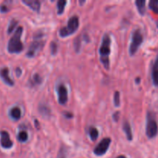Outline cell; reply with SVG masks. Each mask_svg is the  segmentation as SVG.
<instances>
[{"label":"cell","mask_w":158,"mask_h":158,"mask_svg":"<svg viewBox=\"0 0 158 158\" xmlns=\"http://www.w3.org/2000/svg\"><path fill=\"white\" fill-rule=\"evenodd\" d=\"M64 115L65 117H67V118H72L73 117V114H70V113H68V112L64 113Z\"/></svg>","instance_id":"484cf974"},{"label":"cell","mask_w":158,"mask_h":158,"mask_svg":"<svg viewBox=\"0 0 158 158\" xmlns=\"http://www.w3.org/2000/svg\"><path fill=\"white\" fill-rule=\"evenodd\" d=\"M114 103L115 106H119L120 104V93L118 91H116L114 93Z\"/></svg>","instance_id":"44dd1931"},{"label":"cell","mask_w":158,"mask_h":158,"mask_svg":"<svg viewBox=\"0 0 158 158\" xmlns=\"http://www.w3.org/2000/svg\"><path fill=\"white\" fill-rule=\"evenodd\" d=\"M135 4L139 13L141 15H144L145 12H146V1H144V0H137L135 2Z\"/></svg>","instance_id":"5bb4252c"},{"label":"cell","mask_w":158,"mask_h":158,"mask_svg":"<svg viewBox=\"0 0 158 158\" xmlns=\"http://www.w3.org/2000/svg\"><path fill=\"white\" fill-rule=\"evenodd\" d=\"M17 139H18L19 141L22 142V143L27 141V140H28L27 132H26V131H20V132L18 134V136H17Z\"/></svg>","instance_id":"ac0fdd59"},{"label":"cell","mask_w":158,"mask_h":158,"mask_svg":"<svg viewBox=\"0 0 158 158\" xmlns=\"http://www.w3.org/2000/svg\"><path fill=\"white\" fill-rule=\"evenodd\" d=\"M158 124L156 120L155 116L154 114L148 112L147 116V125H146V134L148 138L152 139L157 135Z\"/></svg>","instance_id":"277c9868"},{"label":"cell","mask_w":158,"mask_h":158,"mask_svg":"<svg viewBox=\"0 0 158 158\" xmlns=\"http://www.w3.org/2000/svg\"><path fill=\"white\" fill-rule=\"evenodd\" d=\"M151 75H152V80L154 86H158V55L153 65Z\"/></svg>","instance_id":"7c38bea8"},{"label":"cell","mask_w":158,"mask_h":158,"mask_svg":"<svg viewBox=\"0 0 158 158\" xmlns=\"http://www.w3.org/2000/svg\"><path fill=\"white\" fill-rule=\"evenodd\" d=\"M50 48H51V53L52 55H55L57 52V44L54 42H52L50 45Z\"/></svg>","instance_id":"7402d4cb"},{"label":"cell","mask_w":158,"mask_h":158,"mask_svg":"<svg viewBox=\"0 0 158 158\" xmlns=\"http://www.w3.org/2000/svg\"><path fill=\"white\" fill-rule=\"evenodd\" d=\"M0 10H1L2 12H8L9 9H8L7 6H6L2 5V6H0Z\"/></svg>","instance_id":"cb8c5ba5"},{"label":"cell","mask_w":158,"mask_h":158,"mask_svg":"<svg viewBox=\"0 0 158 158\" xmlns=\"http://www.w3.org/2000/svg\"><path fill=\"white\" fill-rule=\"evenodd\" d=\"M23 29L21 26H19L15 31L14 34L9 40L8 43L7 49L9 53L18 54L23 50V44L21 41V36L23 34Z\"/></svg>","instance_id":"6da1fadb"},{"label":"cell","mask_w":158,"mask_h":158,"mask_svg":"<svg viewBox=\"0 0 158 158\" xmlns=\"http://www.w3.org/2000/svg\"><path fill=\"white\" fill-rule=\"evenodd\" d=\"M89 135L93 141H96V140H97V138H98L99 136L98 130L96 127H92L89 128Z\"/></svg>","instance_id":"2e32d148"},{"label":"cell","mask_w":158,"mask_h":158,"mask_svg":"<svg viewBox=\"0 0 158 158\" xmlns=\"http://www.w3.org/2000/svg\"><path fill=\"white\" fill-rule=\"evenodd\" d=\"M23 2L35 12H39L40 11L41 4H40V1H37V0H23Z\"/></svg>","instance_id":"8fae6325"},{"label":"cell","mask_w":158,"mask_h":158,"mask_svg":"<svg viewBox=\"0 0 158 158\" xmlns=\"http://www.w3.org/2000/svg\"><path fill=\"white\" fill-rule=\"evenodd\" d=\"M123 130L124 131V133L126 134L127 138L128 140L131 141L133 139V134L132 131H131V127L130 123L127 121H125L123 124Z\"/></svg>","instance_id":"9a60e30c"},{"label":"cell","mask_w":158,"mask_h":158,"mask_svg":"<svg viewBox=\"0 0 158 158\" xmlns=\"http://www.w3.org/2000/svg\"><path fill=\"white\" fill-rule=\"evenodd\" d=\"M66 5V1H65V0H60V1H58V2H57V10H58L59 15H61L64 12Z\"/></svg>","instance_id":"e0dca14e"},{"label":"cell","mask_w":158,"mask_h":158,"mask_svg":"<svg viewBox=\"0 0 158 158\" xmlns=\"http://www.w3.org/2000/svg\"><path fill=\"white\" fill-rule=\"evenodd\" d=\"M0 143H1V146L5 149H9L13 146V142L10 140L9 137V133L6 131H1L0 132Z\"/></svg>","instance_id":"9c48e42d"},{"label":"cell","mask_w":158,"mask_h":158,"mask_svg":"<svg viewBox=\"0 0 158 158\" xmlns=\"http://www.w3.org/2000/svg\"><path fill=\"white\" fill-rule=\"evenodd\" d=\"M17 24H18V22H17L15 19L11 20L10 23H9V28H8V33L9 34L12 33V32H13L14 29L15 28V26H17Z\"/></svg>","instance_id":"ffe728a7"},{"label":"cell","mask_w":158,"mask_h":158,"mask_svg":"<svg viewBox=\"0 0 158 158\" xmlns=\"http://www.w3.org/2000/svg\"><path fill=\"white\" fill-rule=\"evenodd\" d=\"M0 77L3 80V82L6 84H7L8 86H12L14 85V81L9 76V69H8V68L4 67L0 69Z\"/></svg>","instance_id":"30bf717a"},{"label":"cell","mask_w":158,"mask_h":158,"mask_svg":"<svg viewBox=\"0 0 158 158\" xmlns=\"http://www.w3.org/2000/svg\"><path fill=\"white\" fill-rule=\"evenodd\" d=\"M119 116H120V113H119V112H116L115 114H114L113 117H114V120H115V121H118Z\"/></svg>","instance_id":"d4e9b609"},{"label":"cell","mask_w":158,"mask_h":158,"mask_svg":"<svg viewBox=\"0 0 158 158\" xmlns=\"http://www.w3.org/2000/svg\"><path fill=\"white\" fill-rule=\"evenodd\" d=\"M111 140L110 138H103L98 144L96 146V148H94V154L97 156H103V154H105L106 153V151L109 149V147L110 145Z\"/></svg>","instance_id":"52a82bcc"},{"label":"cell","mask_w":158,"mask_h":158,"mask_svg":"<svg viewBox=\"0 0 158 158\" xmlns=\"http://www.w3.org/2000/svg\"><path fill=\"white\" fill-rule=\"evenodd\" d=\"M143 41V36L140 29H136L134 31L131 38V43L130 45L129 52L131 56H134L138 50L139 47Z\"/></svg>","instance_id":"5b68a950"},{"label":"cell","mask_w":158,"mask_h":158,"mask_svg":"<svg viewBox=\"0 0 158 158\" xmlns=\"http://www.w3.org/2000/svg\"><path fill=\"white\" fill-rule=\"evenodd\" d=\"M79 24H80V20L78 17L77 15L72 16L68 20L67 26L60 29V35L63 38H65L72 35L78 29Z\"/></svg>","instance_id":"3957f363"},{"label":"cell","mask_w":158,"mask_h":158,"mask_svg":"<svg viewBox=\"0 0 158 158\" xmlns=\"http://www.w3.org/2000/svg\"><path fill=\"white\" fill-rule=\"evenodd\" d=\"M149 7L155 13L158 14V0H151L149 2Z\"/></svg>","instance_id":"d6986e66"},{"label":"cell","mask_w":158,"mask_h":158,"mask_svg":"<svg viewBox=\"0 0 158 158\" xmlns=\"http://www.w3.org/2000/svg\"><path fill=\"white\" fill-rule=\"evenodd\" d=\"M157 28H158V21L157 22Z\"/></svg>","instance_id":"83f0119b"},{"label":"cell","mask_w":158,"mask_h":158,"mask_svg":"<svg viewBox=\"0 0 158 158\" xmlns=\"http://www.w3.org/2000/svg\"><path fill=\"white\" fill-rule=\"evenodd\" d=\"M100 53V60L102 65L106 69L110 68V59L109 56L110 54V37L108 34H105L102 40L101 46L99 50Z\"/></svg>","instance_id":"7a4b0ae2"},{"label":"cell","mask_w":158,"mask_h":158,"mask_svg":"<svg viewBox=\"0 0 158 158\" xmlns=\"http://www.w3.org/2000/svg\"><path fill=\"white\" fill-rule=\"evenodd\" d=\"M40 39H41V37H36V39L35 38L34 41L31 43L30 46L29 47V49L26 52L27 57H29V58L34 57L42 50L45 43L44 41H43Z\"/></svg>","instance_id":"8992f818"},{"label":"cell","mask_w":158,"mask_h":158,"mask_svg":"<svg viewBox=\"0 0 158 158\" xmlns=\"http://www.w3.org/2000/svg\"><path fill=\"white\" fill-rule=\"evenodd\" d=\"M21 110L19 109L17 106L15 107H12V109L9 111V116H10L11 118L14 120H19L21 117Z\"/></svg>","instance_id":"4fadbf2b"},{"label":"cell","mask_w":158,"mask_h":158,"mask_svg":"<svg viewBox=\"0 0 158 158\" xmlns=\"http://www.w3.org/2000/svg\"><path fill=\"white\" fill-rule=\"evenodd\" d=\"M117 158H127V157L123 155H120V156H118Z\"/></svg>","instance_id":"4316f807"},{"label":"cell","mask_w":158,"mask_h":158,"mask_svg":"<svg viewBox=\"0 0 158 158\" xmlns=\"http://www.w3.org/2000/svg\"><path fill=\"white\" fill-rule=\"evenodd\" d=\"M33 81L35 82V84H40V83H41V78H40V77L38 74H35V75L34 76Z\"/></svg>","instance_id":"603a6c76"},{"label":"cell","mask_w":158,"mask_h":158,"mask_svg":"<svg viewBox=\"0 0 158 158\" xmlns=\"http://www.w3.org/2000/svg\"><path fill=\"white\" fill-rule=\"evenodd\" d=\"M57 95H58V101L60 105H65L68 101V92L67 89L63 84L60 85L57 88Z\"/></svg>","instance_id":"ba28073f"}]
</instances>
